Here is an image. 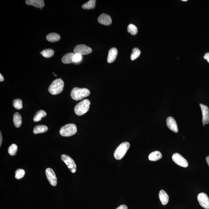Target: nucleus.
Returning <instances> with one entry per match:
<instances>
[{"instance_id":"1","label":"nucleus","mask_w":209,"mask_h":209,"mask_svg":"<svg viewBox=\"0 0 209 209\" xmlns=\"http://www.w3.org/2000/svg\"><path fill=\"white\" fill-rule=\"evenodd\" d=\"M90 94V91L87 88L75 87L71 91V96L73 99L78 101L88 97Z\"/></svg>"},{"instance_id":"2","label":"nucleus","mask_w":209,"mask_h":209,"mask_svg":"<svg viewBox=\"0 0 209 209\" xmlns=\"http://www.w3.org/2000/svg\"><path fill=\"white\" fill-rule=\"evenodd\" d=\"M64 87V82L61 78L56 79L49 86V92L53 95H56L63 92Z\"/></svg>"},{"instance_id":"3","label":"nucleus","mask_w":209,"mask_h":209,"mask_svg":"<svg viewBox=\"0 0 209 209\" xmlns=\"http://www.w3.org/2000/svg\"><path fill=\"white\" fill-rule=\"evenodd\" d=\"M90 102L88 100L85 99L80 102L76 105L74 108L75 114L78 116L83 115L89 111Z\"/></svg>"},{"instance_id":"4","label":"nucleus","mask_w":209,"mask_h":209,"mask_svg":"<svg viewBox=\"0 0 209 209\" xmlns=\"http://www.w3.org/2000/svg\"><path fill=\"white\" fill-rule=\"evenodd\" d=\"M130 147V144L127 142L121 143L116 149L114 153V157L116 159L119 160L122 159Z\"/></svg>"},{"instance_id":"5","label":"nucleus","mask_w":209,"mask_h":209,"mask_svg":"<svg viewBox=\"0 0 209 209\" xmlns=\"http://www.w3.org/2000/svg\"><path fill=\"white\" fill-rule=\"evenodd\" d=\"M77 132V127L74 124H66L62 127L60 130V135L64 137L71 136L74 135Z\"/></svg>"},{"instance_id":"6","label":"nucleus","mask_w":209,"mask_h":209,"mask_svg":"<svg viewBox=\"0 0 209 209\" xmlns=\"http://www.w3.org/2000/svg\"><path fill=\"white\" fill-rule=\"evenodd\" d=\"M62 160L64 162L68 168L73 173H75L76 171V165L74 160L69 156L66 154H62L61 156Z\"/></svg>"},{"instance_id":"7","label":"nucleus","mask_w":209,"mask_h":209,"mask_svg":"<svg viewBox=\"0 0 209 209\" xmlns=\"http://www.w3.org/2000/svg\"><path fill=\"white\" fill-rule=\"evenodd\" d=\"M92 52V49L90 47L83 44L76 46L74 50V54H78L82 56L90 54Z\"/></svg>"},{"instance_id":"8","label":"nucleus","mask_w":209,"mask_h":209,"mask_svg":"<svg viewBox=\"0 0 209 209\" xmlns=\"http://www.w3.org/2000/svg\"><path fill=\"white\" fill-rule=\"evenodd\" d=\"M172 159L175 164L180 166L183 167H188V163L187 160L178 153H175L173 154Z\"/></svg>"},{"instance_id":"9","label":"nucleus","mask_w":209,"mask_h":209,"mask_svg":"<svg viewBox=\"0 0 209 209\" xmlns=\"http://www.w3.org/2000/svg\"><path fill=\"white\" fill-rule=\"evenodd\" d=\"M197 199L202 208L209 209V198L206 194L204 192L200 193L197 195Z\"/></svg>"},{"instance_id":"10","label":"nucleus","mask_w":209,"mask_h":209,"mask_svg":"<svg viewBox=\"0 0 209 209\" xmlns=\"http://www.w3.org/2000/svg\"><path fill=\"white\" fill-rule=\"evenodd\" d=\"M46 176L49 183L52 186H55L57 184V178L55 172L51 168H47L45 171Z\"/></svg>"},{"instance_id":"11","label":"nucleus","mask_w":209,"mask_h":209,"mask_svg":"<svg viewBox=\"0 0 209 209\" xmlns=\"http://www.w3.org/2000/svg\"><path fill=\"white\" fill-rule=\"evenodd\" d=\"M200 106L202 112V122L203 126L209 123V108L206 105L200 104Z\"/></svg>"},{"instance_id":"12","label":"nucleus","mask_w":209,"mask_h":209,"mask_svg":"<svg viewBox=\"0 0 209 209\" xmlns=\"http://www.w3.org/2000/svg\"><path fill=\"white\" fill-rule=\"evenodd\" d=\"M167 125L168 128L172 131L177 133L178 132V127L176 121L171 117H169L167 119Z\"/></svg>"},{"instance_id":"13","label":"nucleus","mask_w":209,"mask_h":209,"mask_svg":"<svg viewBox=\"0 0 209 209\" xmlns=\"http://www.w3.org/2000/svg\"><path fill=\"white\" fill-rule=\"evenodd\" d=\"M98 20L100 23L107 26L111 25L112 22L111 17L108 14L105 13L101 14L98 17Z\"/></svg>"},{"instance_id":"14","label":"nucleus","mask_w":209,"mask_h":209,"mask_svg":"<svg viewBox=\"0 0 209 209\" xmlns=\"http://www.w3.org/2000/svg\"><path fill=\"white\" fill-rule=\"evenodd\" d=\"M118 54V50L116 48H112L108 52L107 60L108 63H111L116 60Z\"/></svg>"},{"instance_id":"15","label":"nucleus","mask_w":209,"mask_h":209,"mask_svg":"<svg viewBox=\"0 0 209 209\" xmlns=\"http://www.w3.org/2000/svg\"><path fill=\"white\" fill-rule=\"evenodd\" d=\"M25 3L28 5L33 6L40 8H41L45 6L44 2L43 0H26Z\"/></svg>"},{"instance_id":"16","label":"nucleus","mask_w":209,"mask_h":209,"mask_svg":"<svg viewBox=\"0 0 209 209\" xmlns=\"http://www.w3.org/2000/svg\"><path fill=\"white\" fill-rule=\"evenodd\" d=\"M159 197L163 205H167L169 201V196L165 191L161 190L159 191Z\"/></svg>"},{"instance_id":"17","label":"nucleus","mask_w":209,"mask_h":209,"mask_svg":"<svg viewBox=\"0 0 209 209\" xmlns=\"http://www.w3.org/2000/svg\"><path fill=\"white\" fill-rule=\"evenodd\" d=\"M74 54L73 53H69L65 54L62 57V61L65 64H68L72 63H74L73 60V57Z\"/></svg>"},{"instance_id":"18","label":"nucleus","mask_w":209,"mask_h":209,"mask_svg":"<svg viewBox=\"0 0 209 209\" xmlns=\"http://www.w3.org/2000/svg\"><path fill=\"white\" fill-rule=\"evenodd\" d=\"M60 36L57 33H49L46 36V39L50 42H54L59 40Z\"/></svg>"},{"instance_id":"19","label":"nucleus","mask_w":209,"mask_h":209,"mask_svg":"<svg viewBox=\"0 0 209 209\" xmlns=\"http://www.w3.org/2000/svg\"><path fill=\"white\" fill-rule=\"evenodd\" d=\"M162 154L159 151H154L150 154L148 159L150 161H156L162 159Z\"/></svg>"},{"instance_id":"20","label":"nucleus","mask_w":209,"mask_h":209,"mask_svg":"<svg viewBox=\"0 0 209 209\" xmlns=\"http://www.w3.org/2000/svg\"><path fill=\"white\" fill-rule=\"evenodd\" d=\"M13 122L14 126L17 128L21 126L22 124V117L20 113L16 112L14 114Z\"/></svg>"},{"instance_id":"21","label":"nucleus","mask_w":209,"mask_h":209,"mask_svg":"<svg viewBox=\"0 0 209 209\" xmlns=\"http://www.w3.org/2000/svg\"><path fill=\"white\" fill-rule=\"evenodd\" d=\"M47 116V113L43 110H40L36 113L33 118V121L35 122H39L41 120L43 117H45Z\"/></svg>"},{"instance_id":"22","label":"nucleus","mask_w":209,"mask_h":209,"mask_svg":"<svg viewBox=\"0 0 209 209\" xmlns=\"http://www.w3.org/2000/svg\"><path fill=\"white\" fill-rule=\"evenodd\" d=\"M48 128L45 125H37L33 129V132L35 134L44 133L47 132Z\"/></svg>"},{"instance_id":"23","label":"nucleus","mask_w":209,"mask_h":209,"mask_svg":"<svg viewBox=\"0 0 209 209\" xmlns=\"http://www.w3.org/2000/svg\"><path fill=\"white\" fill-rule=\"evenodd\" d=\"M40 54L45 58H50L54 55V51L52 49H45L40 52Z\"/></svg>"},{"instance_id":"24","label":"nucleus","mask_w":209,"mask_h":209,"mask_svg":"<svg viewBox=\"0 0 209 209\" xmlns=\"http://www.w3.org/2000/svg\"><path fill=\"white\" fill-rule=\"evenodd\" d=\"M96 1L95 0H90V1L83 5L82 7L83 9H90L94 8L95 7Z\"/></svg>"},{"instance_id":"25","label":"nucleus","mask_w":209,"mask_h":209,"mask_svg":"<svg viewBox=\"0 0 209 209\" xmlns=\"http://www.w3.org/2000/svg\"><path fill=\"white\" fill-rule=\"evenodd\" d=\"M141 54V51L139 49L137 48H135L132 50V52L131 54V60H134L138 58Z\"/></svg>"},{"instance_id":"26","label":"nucleus","mask_w":209,"mask_h":209,"mask_svg":"<svg viewBox=\"0 0 209 209\" xmlns=\"http://www.w3.org/2000/svg\"><path fill=\"white\" fill-rule=\"evenodd\" d=\"M127 31L130 33L132 36H135L138 32V28L133 24H130L129 25L127 28Z\"/></svg>"},{"instance_id":"27","label":"nucleus","mask_w":209,"mask_h":209,"mask_svg":"<svg viewBox=\"0 0 209 209\" xmlns=\"http://www.w3.org/2000/svg\"><path fill=\"white\" fill-rule=\"evenodd\" d=\"M13 106L17 110H20L23 108V102L21 99L14 100L13 102Z\"/></svg>"},{"instance_id":"28","label":"nucleus","mask_w":209,"mask_h":209,"mask_svg":"<svg viewBox=\"0 0 209 209\" xmlns=\"http://www.w3.org/2000/svg\"><path fill=\"white\" fill-rule=\"evenodd\" d=\"M9 154L12 156L15 155L17 150V146L15 144L11 145L8 148Z\"/></svg>"},{"instance_id":"29","label":"nucleus","mask_w":209,"mask_h":209,"mask_svg":"<svg viewBox=\"0 0 209 209\" xmlns=\"http://www.w3.org/2000/svg\"><path fill=\"white\" fill-rule=\"evenodd\" d=\"M25 172L24 170L22 169H19L16 170L15 172V178L17 179H20L23 178L25 175Z\"/></svg>"},{"instance_id":"30","label":"nucleus","mask_w":209,"mask_h":209,"mask_svg":"<svg viewBox=\"0 0 209 209\" xmlns=\"http://www.w3.org/2000/svg\"><path fill=\"white\" fill-rule=\"evenodd\" d=\"M82 55L78 54H74L73 57V62L74 63H78L82 59Z\"/></svg>"},{"instance_id":"31","label":"nucleus","mask_w":209,"mask_h":209,"mask_svg":"<svg viewBox=\"0 0 209 209\" xmlns=\"http://www.w3.org/2000/svg\"><path fill=\"white\" fill-rule=\"evenodd\" d=\"M204 58L205 59L207 60V62L209 63V53H207L205 54Z\"/></svg>"},{"instance_id":"32","label":"nucleus","mask_w":209,"mask_h":209,"mask_svg":"<svg viewBox=\"0 0 209 209\" xmlns=\"http://www.w3.org/2000/svg\"><path fill=\"white\" fill-rule=\"evenodd\" d=\"M116 209H128V208H127V206L123 205H121Z\"/></svg>"},{"instance_id":"33","label":"nucleus","mask_w":209,"mask_h":209,"mask_svg":"<svg viewBox=\"0 0 209 209\" xmlns=\"http://www.w3.org/2000/svg\"><path fill=\"white\" fill-rule=\"evenodd\" d=\"M2 135L1 132H0V146H1L2 143Z\"/></svg>"},{"instance_id":"34","label":"nucleus","mask_w":209,"mask_h":209,"mask_svg":"<svg viewBox=\"0 0 209 209\" xmlns=\"http://www.w3.org/2000/svg\"><path fill=\"white\" fill-rule=\"evenodd\" d=\"M4 78L3 77L2 75L1 74H0V81L2 82V81H4Z\"/></svg>"},{"instance_id":"35","label":"nucleus","mask_w":209,"mask_h":209,"mask_svg":"<svg viewBox=\"0 0 209 209\" xmlns=\"http://www.w3.org/2000/svg\"><path fill=\"white\" fill-rule=\"evenodd\" d=\"M206 161L209 167V156H208V157L206 158Z\"/></svg>"},{"instance_id":"36","label":"nucleus","mask_w":209,"mask_h":209,"mask_svg":"<svg viewBox=\"0 0 209 209\" xmlns=\"http://www.w3.org/2000/svg\"><path fill=\"white\" fill-rule=\"evenodd\" d=\"M182 1L186 2V1H187V0H182Z\"/></svg>"},{"instance_id":"37","label":"nucleus","mask_w":209,"mask_h":209,"mask_svg":"<svg viewBox=\"0 0 209 209\" xmlns=\"http://www.w3.org/2000/svg\"><path fill=\"white\" fill-rule=\"evenodd\" d=\"M53 73V74L54 75H55V76H57V75H56L55 74H54V73Z\"/></svg>"}]
</instances>
